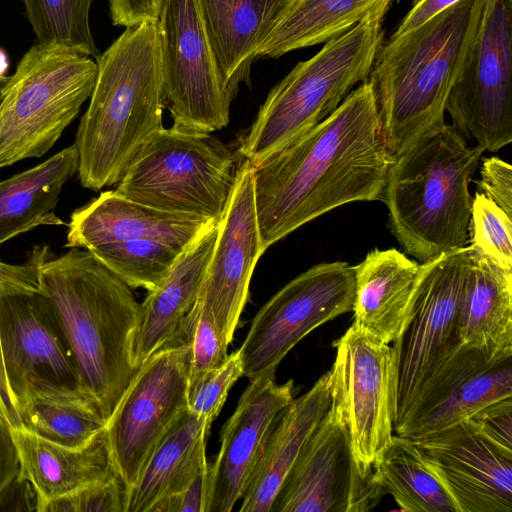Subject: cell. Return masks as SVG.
Segmentation results:
<instances>
[{"label": "cell", "mask_w": 512, "mask_h": 512, "mask_svg": "<svg viewBox=\"0 0 512 512\" xmlns=\"http://www.w3.org/2000/svg\"><path fill=\"white\" fill-rule=\"evenodd\" d=\"M394 159L366 79L327 118L253 166L264 251L339 206L382 201Z\"/></svg>", "instance_id": "1"}, {"label": "cell", "mask_w": 512, "mask_h": 512, "mask_svg": "<svg viewBox=\"0 0 512 512\" xmlns=\"http://www.w3.org/2000/svg\"><path fill=\"white\" fill-rule=\"evenodd\" d=\"M96 63L75 141L81 185L93 191L118 183L140 149L164 128L158 20L126 28Z\"/></svg>", "instance_id": "2"}, {"label": "cell", "mask_w": 512, "mask_h": 512, "mask_svg": "<svg viewBox=\"0 0 512 512\" xmlns=\"http://www.w3.org/2000/svg\"><path fill=\"white\" fill-rule=\"evenodd\" d=\"M38 283L65 327L82 389L107 422L138 371L132 342L140 304L131 287L80 248L51 254Z\"/></svg>", "instance_id": "3"}, {"label": "cell", "mask_w": 512, "mask_h": 512, "mask_svg": "<svg viewBox=\"0 0 512 512\" xmlns=\"http://www.w3.org/2000/svg\"><path fill=\"white\" fill-rule=\"evenodd\" d=\"M483 5L484 0H461L380 47L367 80L394 158L445 124L447 98L477 31Z\"/></svg>", "instance_id": "4"}, {"label": "cell", "mask_w": 512, "mask_h": 512, "mask_svg": "<svg viewBox=\"0 0 512 512\" xmlns=\"http://www.w3.org/2000/svg\"><path fill=\"white\" fill-rule=\"evenodd\" d=\"M483 152L445 123L394 159L382 201L391 233L408 255L422 263L466 246L469 183Z\"/></svg>", "instance_id": "5"}, {"label": "cell", "mask_w": 512, "mask_h": 512, "mask_svg": "<svg viewBox=\"0 0 512 512\" xmlns=\"http://www.w3.org/2000/svg\"><path fill=\"white\" fill-rule=\"evenodd\" d=\"M467 259L465 246L422 262L423 275L411 313L391 345L396 435L462 380L493 364L464 347L459 337L458 308Z\"/></svg>", "instance_id": "6"}, {"label": "cell", "mask_w": 512, "mask_h": 512, "mask_svg": "<svg viewBox=\"0 0 512 512\" xmlns=\"http://www.w3.org/2000/svg\"><path fill=\"white\" fill-rule=\"evenodd\" d=\"M388 9L370 12L325 42L271 89L240 140L243 160L257 166L327 118L357 83L367 79L383 44L382 21Z\"/></svg>", "instance_id": "7"}, {"label": "cell", "mask_w": 512, "mask_h": 512, "mask_svg": "<svg viewBox=\"0 0 512 512\" xmlns=\"http://www.w3.org/2000/svg\"><path fill=\"white\" fill-rule=\"evenodd\" d=\"M97 63L36 43L0 89V169L46 154L90 97Z\"/></svg>", "instance_id": "8"}, {"label": "cell", "mask_w": 512, "mask_h": 512, "mask_svg": "<svg viewBox=\"0 0 512 512\" xmlns=\"http://www.w3.org/2000/svg\"><path fill=\"white\" fill-rule=\"evenodd\" d=\"M237 171L231 150L219 139L172 126L140 149L114 191L163 212L218 223Z\"/></svg>", "instance_id": "9"}, {"label": "cell", "mask_w": 512, "mask_h": 512, "mask_svg": "<svg viewBox=\"0 0 512 512\" xmlns=\"http://www.w3.org/2000/svg\"><path fill=\"white\" fill-rule=\"evenodd\" d=\"M51 254L48 245H36L25 263L0 279V349L16 410L37 387L83 391L65 327L39 288V267Z\"/></svg>", "instance_id": "10"}, {"label": "cell", "mask_w": 512, "mask_h": 512, "mask_svg": "<svg viewBox=\"0 0 512 512\" xmlns=\"http://www.w3.org/2000/svg\"><path fill=\"white\" fill-rule=\"evenodd\" d=\"M354 268L347 262L317 264L296 276L256 313L238 348L243 376L249 380L275 371L307 334L351 312Z\"/></svg>", "instance_id": "11"}, {"label": "cell", "mask_w": 512, "mask_h": 512, "mask_svg": "<svg viewBox=\"0 0 512 512\" xmlns=\"http://www.w3.org/2000/svg\"><path fill=\"white\" fill-rule=\"evenodd\" d=\"M333 346L331 399L346 425L355 460L364 474L372 475L395 434L394 352L355 324Z\"/></svg>", "instance_id": "12"}, {"label": "cell", "mask_w": 512, "mask_h": 512, "mask_svg": "<svg viewBox=\"0 0 512 512\" xmlns=\"http://www.w3.org/2000/svg\"><path fill=\"white\" fill-rule=\"evenodd\" d=\"M446 111L462 135L484 151L512 141V0H484L483 10Z\"/></svg>", "instance_id": "13"}, {"label": "cell", "mask_w": 512, "mask_h": 512, "mask_svg": "<svg viewBox=\"0 0 512 512\" xmlns=\"http://www.w3.org/2000/svg\"><path fill=\"white\" fill-rule=\"evenodd\" d=\"M164 101L173 127H226L234 96L218 68L197 0H164L159 18Z\"/></svg>", "instance_id": "14"}, {"label": "cell", "mask_w": 512, "mask_h": 512, "mask_svg": "<svg viewBox=\"0 0 512 512\" xmlns=\"http://www.w3.org/2000/svg\"><path fill=\"white\" fill-rule=\"evenodd\" d=\"M186 409L188 348L170 338L140 365L104 429L114 468L128 488Z\"/></svg>", "instance_id": "15"}, {"label": "cell", "mask_w": 512, "mask_h": 512, "mask_svg": "<svg viewBox=\"0 0 512 512\" xmlns=\"http://www.w3.org/2000/svg\"><path fill=\"white\" fill-rule=\"evenodd\" d=\"M384 492L355 460L346 425L332 402L304 443L271 512H366Z\"/></svg>", "instance_id": "16"}, {"label": "cell", "mask_w": 512, "mask_h": 512, "mask_svg": "<svg viewBox=\"0 0 512 512\" xmlns=\"http://www.w3.org/2000/svg\"><path fill=\"white\" fill-rule=\"evenodd\" d=\"M264 252L255 206L253 165L243 160L218 222L216 242L198 295L228 344L246 305L255 265Z\"/></svg>", "instance_id": "17"}, {"label": "cell", "mask_w": 512, "mask_h": 512, "mask_svg": "<svg viewBox=\"0 0 512 512\" xmlns=\"http://www.w3.org/2000/svg\"><path fill=\"white\" fill-rule=\"evenodd\" d=\"M448 489L459 512H512V453L469 420L411 439Z\"/></svg>", "instance_id": "18"}, {"label": "cell", "mask_w": 512, "mask_h": 512, "mask_svg": "<svg viewBox=\"0 0 512 512\" xmlns=\"http://www.w3.org/2000/svg\"><path fill=\"white\" fill-rule=\"evenodd\" d=\"M290 379L275 375L249 380L220 434V449L209 464L205 512H230L241 500L276 421L293 401Z\"/></svg>", "instance_id": "19"}, {"label": "cell", "mask_w": 512, "mask_h": 512, "mask_svg": "<svg viewBox=\"0 0 512 512\" xmlns=\"http://www.w3.org/2000/svg\"><path fill=\"white\" fill-rule=\"evenodd\" d=\"M212 224L215 222L163 212L105 191L72 212L65 247L88 250L110 242L150 240L184 250Z\"/></svg>", "instance_id": "20"}, {"label": "cell", "mask_w": 512, "mask_h": 512, "mask_svg": "<svg viewBox=\"0 0 512 512\" xmlns=\"http://www.w3.org/2000/svg\"><path fill=\"white\" fill-rule=\"evenodd\" d=\"M353 268V324L383 343H392L411 313L423 264L395 248H376Z\"/></svg>", "instance_id": "21"}, {"label": "cell", "mask_w": 512, "mask_h": 512, "mask_svg": "<svg viewBox=\"0 0 512 512\" xmlns=\"http://www.w3.org/2000/svg\"><path fill=\"white\" fill-rule=\"evenodd\" d=\"M458 332L463 346L481 353L489 363L512 358V271L470 245Z\"/></svg>", "instance_id": "22"}, {"label": "cell", "mask_w": 512, "mask_h": 512, "mask_svg": "<svg viewBox=\"0 0 512 512\" xmlns=\"http://www.w3.org/2000/svg\"><path fill=\"white\" fill-rule=\"evenodd\" d=\"M218 223L204 230L179 256L173 268L140 304L132 342L136 368L161 348L194 306L217 238Z\"/></svg>", "instance_id": "23"}, {"label": "cell", "mask_w": 512, "mask_h": 512, "mask_svg": "<svg viewBox=\"0 0 512 512\" xmlns=\"http://www.w3.org/2000/svg\"><path fill=\"white\" fill-rule=\"evenodd\" d=\"M291 0H197L223 79L235 97L242 82Z\"/></svg>", "instance_id": "24"}, {"label": "cell", "mask_w": 512, "mask_h": 512, "mask_svg": "<svg viewBox=\"0 0 512 512\" xmlns=\"http://www.w3.org/2000/svg\"><path fill=\"white\" fill-rule=\"evenodd\" d=\"M331 404L329 373L287 406L276 421L241 498V512H271L304 443Z\"/></svg>", "instance_id": "25"}, {"label": "cell", "mask_w": 512, "mask_h": 512, "mask_svg": "<svg viewBox=\"0 0 512 512\" xmlns=\"http://www.w3.org/2000/svg\"><path fill=\"white\" fill-rule=\"evenodd\" d=\"M11 430L20 458V476L35 492L36 511L51 499L117 474L104 430L81 447L50 441L22 427Z\"/></svg>", "instance_id": "26"}, {"label": "cell", "mask_w": 512, "mask_h": 512, "mask_svg": "<svg viewBox=\"0 0 512 512\" xmlns=\"http://www.w3.org/2000/svg\"><path fill=\"white\" fill-rule=\"evenodd\" d=\"M212 422L182 412L151 453L133 486L126 512H148L164 497L181 491L208 462L206 443Z\"/></svg>", "instance_id": "27"}, {"label": "cell", "mask_w": 512, "mask_h": 512, "mask_svg": "<svg viewBox=\"0 0 512 512\" xmlns=\"http://www.w3.org/2000/svg\"><path fill=\"white\" fill-rule=\"evenodd\" d=\"M78 164L74 143L37 166L0 181V245L38 226L64 224L53 210Z\"/></svg>", "instance_id": "28"}, {"label": "cell", "mask_w": 512, "mask_h": 512, "mask_svg": "<svg viewBox=\"0 0 512 512\" xmlns=\"http://www.w3.org/2000/svg\"><path fill=\"white\" fill-rule=\"evenodd\" d=\"M396 0H291L257 50V57H280L327 42L359 23L370 12Z\"/></svg>", "instance_id": "29"}, {"label": "cell", "mask_w": 512, "mask_h": 512, "mask_svg": "<svg viewBox=\"0 0 512 512\" xmlns=\"http://www.w3.org/2000/svg\"><path fill=\"white\" fill-rule=\"evenodd\" d=\"M20 427L42 438L81 447L105 429L106 420L82 390L41 386L18 405Z\"/></svg>", "instance_id": "30"}, {"label": "cell", "mask_w": 512, "mask_h": 512, "mask_svg": "<svg viewBox=\"0 0 512 512\" xmlns=\"http://www.w3.org/2000/svg\"><path fill=\"white\" fill-rule=\"evenodd\" d=\"M384 494L409 512H459L452 495L414 442L394 434L374 468Z\"/></svg>", "instance_id": "31"}, {"label": "cell", "mask_w": 512, "mask_h": 512, "mask_svg": "<svg viewBox=\"0 0 512 512\" xmlns=\"http://www.w3.org/2000/svg\"><path fill=\"white\" fill-rule=\"evenodd\" d=\"M512 397V358L490 364L455 386L417 416L399 436L420 438L459 424L486 406Z\"/></svg>", "instance_id": "32"}, {"label": "cell", "mask_w": 512, "mask_h": 512, "mask_svg": "<svg viewBox=\"0 0 512 512\" xmlns=\"http://www.w3.org/2000/svg\"><path fill=\"white\" fill-rule=\"evenodd\" d=\"M36 43L59 46L82 55H100L90 28L92 0H22Z\"/></svg>", "instance_id": "33"}, {"label": "cell", "mask_w": 512, "mask_h": 512, "mask_svg": "<svg viewBox=\"0 0 512 512\" xmlns=\"http://www.w3.org/2000/svg\"><path fill=\"white\" fill-rule=\"evenodd\" d=\"M184 250L161 242L134 240L104 243L87 251L129 287L151 291L163 282Z\"/></svg>", "instance_id": "34"}, {"label": "cell", "mask_w": 512, "mask_h": 512, "mask_svg": "<svg viewBox=\"0 0 512 512\" xmlns=\"http://www.w3.org/2000/svg\"><path fill=\"white\" fill-rule=\"evenodd\" d=\"M171 338L188 348V385L220 366L228 357V342L213 315L198 298Z\"/></svg>", "instance_id": "35"}, {"label": "cell", "mask_w": 512, "mask_h": 512, "mask_svg": "<svg viewBox=\"0 0 512 512\" xmlns=\"http://www.w3.org/2000/svg\"><path fill=\"white\" fill-rule=\"evenodd\" d=\"M470 246L512 271V216L476 191L468 225Z\"/></svg>", "instance_id": "36"}, {"label": "cell", "mask_w": 512, "mask_h": 512, "mask_svg": "<svg viewBox=\"0 0 512 512\" xmlns=\"http://www.w3.org/2000/svg\"><path fill=\"white\" fill-rule=\"evenodd\" d=\"M128 487L118 474L51 499L37 512H126Z\"/></svg>", "instance_id": "37"}, {"label": "cell", "mask_w": 512, "mask_h": 512, "mask_svg": "<svg viewBox=\"0 0 512 512\" xmlns=\"http://www.w3.org/2000/svg\"><path fill=\"white\" fill-rule=\"evenodd\" d=\"M243 376L238 349L228 354L218 367L188 385V410L213 422L220 413L228 393Z\"/></svg>", "instance_id": "38"}, {"label": "cell", "mask_w": 512, "mask_h": 512, "mask_svg": "<svg viewBox=\"0 0 512 512\" xmlns=\"http://www.w3.org/2000/svg\"><path fill=\"white\" fill-rule=\"evenodd\" d=\"M467 420L492 442L512 453V397L486 406Z\"/></svg>", "instance_id": "39"}, {"label": "cell", "mask_w": 512, "mask_h": 512, "mask_svg": "<svg viewBox=\"0 0 512 512\" xmlns=\"http://www.w3.org/2000/svg\"><path fill=\"white\" fill-rule=\"evenodd\" d=\"M477 191L512 216V168L509 163L496 156L483 158Z\"/></svg>", "instance_id": "40"}, {"label": "cell", "mask_w": 512, "mask_h": 512, "mask_svg": "<svg viewBox=\"0 0 512 512\" xmlns=\"http://www.w3.org/2000/svg\"><path fill=\"white\" fill-rule=\"evenodd\" d=\"M209 485V463L178 493L159 499L148 512H205Z\"/></svg>", "instance_id": "41"}, {"label": "cell", "mask_w": 512, "mask_h": 512, "mask_svg": "<svg viewBox=\"0 0 512 512\" xmlns=\"http://www.w3.org/2000/svg\"><path fill=\"white\" fill-rule=\"evenodd\" d=\"M164 0H109L113 25L134 27L146 20H158Z\"/></svg>", "instance_id": "42"}, {"label": "cell", "mask_w": 512, "mask_h": 512, "mask_svg": "<svg viewBox=\"0 0 512 512\" xmlns=\"http://www.w3.org/2000/svg\"><path fill=\"white\" fill-rule=\"evenodd\" d=\"M20 468L11 426L0 415V503L7 489L19 476Z\"/></svg>", "instance_id": "43"}, {"label": "cell", "mask_w": 512, "mask_h": 512, "mask_svg": "<svg viewBox=\"0 0 512 512\" xmlns=\"http://www.w3.org/2000/svg\"><path fill=\"white\" fill-rule=\"evenodd\" d=\"M461 0H414L413 5L391 38L403 35L432 19Z\"/></svg>", "instance_id": "44"}, {"label": "cell", "mask_w": 512, "mask_h": 512, "mask_svg": "<svg viewBox=\"0 0 512 512\" xmlns=\"http://www.w3.org/2000/svg\"><path fill=\"white\" fill-rule=\"evenodd\" d=\"M19 265L5 263L0 258V279L12 273ZM0 415L12 427H20V419L13 404L4 370L1 349H0Z\"/></svg>", "instance_id": "45"}, {"label": "cell", "mask_w": 512, "mask_h": 512, "mask_svg": "<svg viewBox=\"0 0 512 512\" xmlns=\"http://www.w3.org/2000/svg\"><path fill=\"white\" fill-rule=\"evenodd\" d=\"M9 69V60L6 52L0 48V86L7 80L6 73Z\"/></svg>", "instance_id": "46"}, {"label": "cell", "mask_w": 512, "mask_h": 512, "mask_svg": "<svg viewBox=\"0 0 512 512\" xmlns=\"http://www.w3.org/2000/svg\"><path fill=\"white\" fill-rule=\"evenodd\" d=\"M2 86H0V89H1Z\"/></svg>", "instance_id": "47"}]
</instances>
